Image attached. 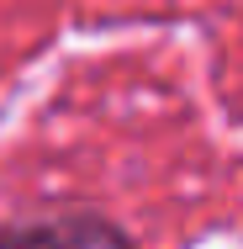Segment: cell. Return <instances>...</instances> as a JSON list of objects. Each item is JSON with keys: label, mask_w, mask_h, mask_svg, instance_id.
<instances>
[{"label": "cell", "mask_w": 243, "mask_h": 249, "mask_svg": "<svg viewBox=\"0 0 243 249\" xmlns=\"http://www.w3.org/2000/svg\"><path fill=\"white\" fill-rule=\"evenodd\" d=\"M0 249H132L106 217H32V223H5Z\"/></svg>", "instance_id": "obj_1"}]
</instances>
